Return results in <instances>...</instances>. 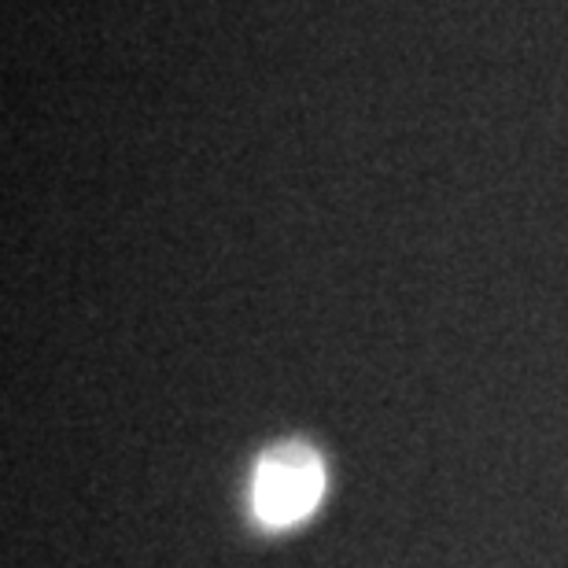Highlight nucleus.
I'll list each match as a JSON object with an SVG mask.
<instances>
[{
    "label": "nucleus",
    "instance_id": "1",
    "mask_svg": "<svg viewBox=\"0 0 568 568\" xmlns=\"http://www.w3.org/2000/svg\"><path fill=\"white\" fill-rule=\"evenodd\" d=\"M325 495V465L303 443H284L263 454L252 484L255 517L270 528H288L311 517Z\"/></svg>",
    "mask_w": 568,
    "mask_h": 568
}]
</instances>
